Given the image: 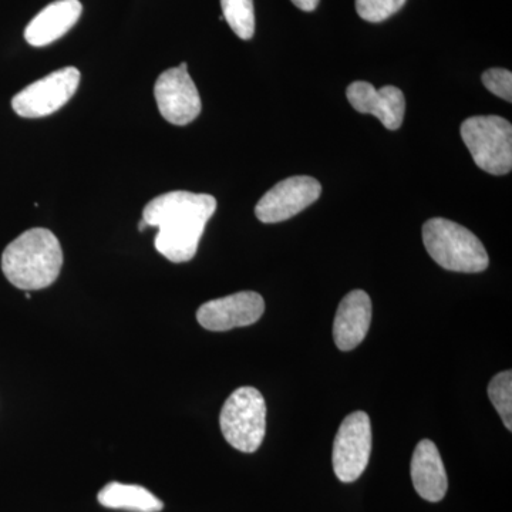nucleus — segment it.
I'll use <instances>...</instances> for the list:
<instances>
[{"instance_id": "obj_1", "label": "nucleus", "mask_w": 512, "mask_h": 512, "mask_svg": "<svg viewBox=\"0 0 512 512\" xmlns=\"http://www.w3.org/2000/svg\"><path fill=\"white\" fill-rule=\"evenodd\" d=\"M217 210L212 195L171 191L154 198L143 211L147 227L158 229L156 248L168 261L181 264L194 258L208 221Z\"/></svg>"}, {"instance_id": "obj_2", "label": "nucleus", "mask_w": 512, "mask_h": 512, "mask_svg": "<svg viewBox=\"0 0 512 512\" xmlns=\"http://www.w3.org/2000/svg\"><path fill=\"white\" fill-rule=\"evenodd\" d=\"M62 266V245L45 228L23 232L2 255L3 274L10 284L23 291H39L55 284Z\"/></svg>"}, {"instance_id": "obj_3", "label": "nucleus", "mask_w": 512, "mask_h": 512, "mask_svg": "<svg viewBox=\"0 0 512 512\" xmlns=\"http://www.w3.org/2000/svg\"><path fill=\"white\" fill-rule=\"evenodd\" d=\"M423 242L431 258L447 271L478 274L488 268L480 239L457 222L431 218L423 225Z\"/></svg>"}, {"instance_id": "obj_4", "label": "nucleus", "mask_w": 512, "mask_h": 512, "mask_svg": "<svg viewBox=\"0 0 512 512\" xmlns=\"http://www.w3.org/2000/svg\"><path fill=\"white\" fill-rule=\"evenodd\" d=\"M220 426L225 440L242 453H255L265 439L266 403L255 387L235 390L222 406Z\"/></svg>"}, {"instance_id": "obj_5", "label": "nucleus", "mask_w": 512, "mask_h": 512, "mask_svg": "<svg viewBox=\"0 0 512 512\" xmlns=\"http://www.w3.org/2000/svg\"><path fill=\"white\" fill-rule=\"evenodd\" d=\"M461 138L474 163L493 175H505L512 168V126L500 116L470 117L461 124Z\"/></svg>"}, {"instance_id": "obj_6", "label": "nucleus", "mask_w": 512, "mask_h": 512, "mask_svg": "<svg viewBox=\"0 0 512 512\" xmlns=\"http://www.w3.org/2000/svg\"><path fill=\"white\" fill-rule=\"evenodd\" d=\"M80 74L76 67H64L49 76L25 87L12 100L15 113L25 119H42L62 109L80 84Z\"/></svg>"}, {"instance_id": "obj_7", "label": "nucleus", "mask_w": 512, "mask_h": 512, "mask_svg": "<svg viewBox=\"0 0 512 512\" xmlns=\"http://www.w3.org/2000/svg\"><path fill=\"white\" fill-rule=\"evenodd\" d=\"M372 453V424L365 412L349 414L333 443V470L342 483H353L365 473Z\"/></svg>"}, {"instance_id": "obj_8", "label": "nucleus", "mask_w": 512, "mask_h": 512, "mask_svg": "<svg viewBox=\"0 0 512 512\" xmlns=\"http://www.w3.org/2000/svg\"><path fill=\"white\" fill-rule=\"evenodd\" d=\"M154 96L161 116L174 126H187L200 116L201 97L188 74L187 63L160 74Z\"/></svg>"}, {"instance_id": "obj_9", "label": "nucleus", "mask_w": 512, "mask_h": 512, "mask_svg": "<svg viewBox=\"0 0 512 512\" xmlns=\"http://www.w3.org/2000/svg\"><path fill=\"white\" fill-rule=\"evenodd\" d=\"M322 185L306 175L286 178L271 188L255 207L256 218L265 224H276L295 217L319 200Z\"/></svg>"}, {"instance_id": "obj_10", "label": "nucleus", "mask_w": 512, "mask_h": 512, "mask_svg": "<svg viewBox=\"0 0 512 512\" xmlns=\"http://www.w3.org/2000/svg\"><path fill=\"white\" fill-rule=\"evenodd\" d=\"M265 312V301L256 292H238L204 303L197 311L202 328L211 332H227L254 325Z\"/></svg>"}, {"instance_id": "obj_11", "label": "nucleus", "mask_w": 512, "mask_h": 512, "mask_svg": "<svg viewBox=\"0 0 512 512\" xmlns=\"http://www.w3.org/2000/svg\"><path fill=\"white\" fill-rule=\"evenodd\" d=\"M346 96L353 109L362 114L377 117L387 130H397L403 124L406 99L402 90L384 86L377 90L373 84L355 82L346 90Z\"/></svg>"}, {"instance_id": "obj_12", "label": "nucleus", "mask_w": 512, "mask_h": 512, "mask_svg": "<svg viewBox=\"0 0 512 512\" xmlns=\"http://www.w3.org/2000/svg\"><path fill=\"white\" fill-rule=\"evenodd\" d=\"M372 323V301L365 291H352L340 302L333 323V338L342 352L356 349Z\"/></svg>"}, {"instance_id": "obj_13", "label": "nucleus", "mask_w": 512, "mask_h": 512, "mask_svg": "<svg viewBox=\"0 0 512 512\" xmlns=\"http://www.w3.org/2000/svg\"><path fill=\"white\" fill-rule=\"evenodd\" d=\"M82 12L83 6L79 0H56L50 3L25 29L26 42L35 47L56 42L76 25Z\"/></svg>"}, {"instance_id": "obj_14", "label": "nucleus", "mask_w": 512, "mask_h": 512, "mask_svg": "<svg viewBox=\"0 0 512 512\" xmlns=\"http://www.w3.org/2000/svg\"><path fill=\"white\" fill-rule=\"evenodd\" d=\"M412 481L414 490L430 503H439L447 493L446 468L439 448L430 440H421L412 458Z\"/></svg>"}, {"instance_id": "obj_15", "label": "nucleus", "mask_w": 512, "mask_h": 512, "mask_svg": "<svg viewBox=\"0 0 512 512\" xmlns=\"http://www.w3.org/2000/svg\"><path fill=\"white\" fill-rule=\"evenodd\" d=\"M97 500L103 507L111 510H128L134 512H160L164 503L156 495L141 485L114 483L101 488Z\"/></svg>"}, {"instance_id": "obj_16", "label": "nucleus", "mask_w": 512, "mask_h": 512, "mask_svg": "<svg viewBox=\"0 0 512 512\" xmlns=\"http://www.w3.org/2000/svg\"><path fill=\"white\" fill-rule=\"evenodd\" d=\"M222 13L229 28L242 40H249L255 33V12L252 0H221Z\"/></svg>"}, {"instance_id": "obj_17", "label": "nucleus", "mask_w": 512, "mask_h": 512, "mask_svg": "<svg viewBox=\"0 0 512 512\" xmlns=\"http://www.w3.org/2000/svg\"><path fill=\"white\" fill-rule=\"evenodd\" d=\"M488 397L500 414L504 426L512 430V372L498 373L488 384Z\"/></svg>"}, {"instance_id": "obj_18", "label": "nucleus", "mask_w": 512, "mask_h": 512, "mask_svg": "<svg viewBox=\"0 0 512 512\" xmlns=\"http://www.w3.org/2000/svg\"><path fill=\"white\" fill-rule=\"evenodd\" d=\"M407 0H356V12L366 22L379 23L403 8Z\"/></svg>"}, {"instance_id": "obj_19", "label": "nucleus", "mask_w": 512, "mask_h": 512, "mask_svg": "<svg viewBox=\"0 0 512 512\" xmlns=\"http://www.w3.org/2000/svg\"><path fill=\"white\" fill-rule=\"evenodd\" d=\"M484 86L490 90L495 96L500 97L508 103L512 100V73L507 69H488L484 72L483 77Z\"/></svg>"}, {"instance_id": "obj_20", "label": "nucleus", "mask_w": 512, "mask_h": 512, "mask_svg": "<svg viewBox=\"0 0 512 512\" xmlns=\"http://www.w3.org/2000/svg\"><path fill=\"white\" fill-rule=\"evenodd\" d=\"M292 2L296 8L305 10V12H312V10L318 8L319 5V0H292Z\"/></svg>"}]
</instances>
